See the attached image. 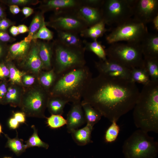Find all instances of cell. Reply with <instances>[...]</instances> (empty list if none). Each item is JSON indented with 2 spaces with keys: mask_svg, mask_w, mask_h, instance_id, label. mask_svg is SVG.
I'll use <instances>...</instances> for the list:
<instances>
[{
  "mask_svg": "<svg viewBox=\"0 0 158 158\" xmlns=\"http://www.w3.org/2000/svg\"><path fill=\"white\" fill-rule=\"evenodd\" d=\"M46 118L47 125L51 129H58L66 124V119L62 115L51 114Z\"/></svg>",
  "mask_w": 158,
  "mask_h": 158,
  "instance_id": "e575fe53",
  "label": "cell"
},
{
  "mask_svg": "<svg viewBox=\"0 0 158 158\" xmlns=\"http://www.w3.org/2000/svg\"><path fill=\"white\" fill-rule=\"evenodd\" d=\"M37 43L39 55L43 64L44 69L47 71L52 69L54 44L43 42Z\"/></svg>",
  "mask_w": 158,
  "mask_h": 158,
  "instance_id": "d6986e66",
  "label": "cell"
},
{
  "mask_svg": "<svg viewBox=\"0 0 158 158\" xmlns=\"http://www.w3.org/2000/svg\"><path fill=\"white\" fill-rule=\"evenodd\" d=\"M3 158H12L10 157H4Z\"/></svg>",
  "mask_w": 158,
  "mask_h": 158,
  "instance_id": "11a10c76",
  "label": "cell"
},
{
  "mask_svg": "<svg viewBox=\"0 0 158 158\" xmlns=\"http://www.w3.org/2000/svg\"><path fill=\"white\" fill-rule=\"evenodd\" d=\"M99 74L113 78L130 80L131 69L107 59L95 62Z\"/></svg>",
  "mask_w": 158,
  "mask_h": 158,
  "instance_id": "7c38bea8",
  "label": "cell"
},
{
  "mask_svg": "<svg viewBox=\"0 0 158 158\" xmlns=\"http://www.w3.org/2000/svg\"><path fill=\"white\" fill-rule=\"evenodd\" d=\"M57 75L52 69L40 72L39 81L41 86L49 92L54 84Z\"/></svg>",
  "mask_w": 158,
  "mask_h": 158,
  "instance_id": "f1b7e54d",
  "label": "cell"
},
{
  "mask_svg": "<svg viewBox=\"0 0 158 158\" xmlns=\"http://www.w3.org/2000/svg\"><path fill=\"white\" fill-rule=\"evenodd\" d=\"M33 1L29 0H1L0 2L2 3L11 5H24L32 3Z\"/></svg>",
  "mask_w": 158,
  "mask_h": 158,
  "instance_id": "74e56055",
  "label": "cell"
},
{
  "mask_svg": "<svg viewBox=\"0 0 158 158\" xmlns=\"http://www.w3.org/2000/svg\"><path fill=\"white\" fill-rule=\"evenodd\" d=\"M158 15V0H135L133 17L146 25Z\"/></svg>",
  "mask_w": 158,
  "mask_h": 158,
  "instance_id": "8fae6325",
  "label": "cell"
},
{
  "mask_svg": "<svg viewBox=\"0 0 158 158\" xmlns=\"http://www.w3.org/2000/svg\"><path fill=\"white\" fill-rule=\"evenodd\" d=\"M2 18H0V21L2 19Z\"/></svg>",
  "mask_w": 158,
  "mask_h": 158,
  "instance_id": "9f6ffc18",
  "label": "cell"
},
{
  "mask_svg": "<svg viewBox=\"0 0 158 158\" xmlns=\"http://www.w3.org/2000/svg\"><path fill=\"white\" fill-rule=\"evenodd\" d=\"M13 24L12 23L6 18L2 19L0 21V30L6 31L7 29Z\"/></svg>",
  "mask_w": 158,
  "mask_h": 158,
  "instance_id": "7bdbcfd3",
  "label": "cell"
},
{
  "mask_svg": "<svg viewBox=\"0 0 158 158\" xmlns=\"http://www.w3.org/2000/svg\"><path fill=\"white\" fill-rule=\"evenodd\" d=\"M148 133L138 129L124 141L122 152L125 158H156L158 143Z\"/></svg>",
  "mask_w": 158,
  "mask_h": 158,
  "instance_id": "277c9868",
  "label": "cell"
},
{
  "mask_svg": "<svg viewBox=\"0 0 158 158\" xmlns=\"http://www.w3.org/2000/svg\"><path fill=\"white\" fill-rule=\"evenodd\" d=\"M143 58H158V34L149 33L140 43Z\"/></svg>",
  "mask_w": 158,
  "mask_h": 158,
  "instance_id": "9a60e30c",
  "label": "cell"
},
{
  "mask_svg": "<svg viewBox=\"0 0 158 158\" xmlns=\"http://www.w3.org/2000/svg\"><path fill=\"white\" fill-rule=\"evenodd\" d=\"M104 0H81L82 3L87 6L97 8H101Z\"/></svg>",
  "mask_w": 158,
  "mask_h": 158,
  "instance_id": "ab89813d",
  "label": "cell"
},
{
  "mask_svg": "<svg viewBox=\"0 0 158 158\" xmlns=\"http://www.w3.org/2000/svg\"><path fill=\"white\" fill-rule=\"evenodd\" d=\"M9 10L10 12L13 14H16L19 13L21 11L18 6L12 5L9 6Z\"/></svg>",
  "mask_w": 158,
  "mask_h": 158,
  "instance_id": "c3c4849f",
  "label": "cell"
},
{
  "mask_svg": "<svg viewBox=\"0 0 158 158\" xmlns=\"http://www.w3.org/2000/svg\"><path fill=\"white\" fill-rule=\"evenodd\" d=\"M2 133V126L0 124V135Z\"/></svg>",
  "mask_w": 158,
  "mask_h": 158,
  "instance_id": "db71d44e",
  "label": "cell"
},
{
  "mask_svg": "<svg viewBox=\"0 0 158 158\" xmlns=\"http://www.w3.org/2000/svg\"><path fill=\"white\" fill-rule=\"evenodd\" d=\"M83 44L85 50L92 52L100 60H105L107 59L105 47L100 42L97 40H93L91 42L84 40Z\"/></svg>",
  "mask_w": 158,
  "mask_h": 158,
  "instance_id": "484cf974",
  "label": "cell"
},
{
  "mask_svg": "<svg viewBox=\"0 0 158 158\" xmlns=\"http://www.w3.org/2000/svg\"><path fill=\"white\" fill-rule=\"evenodd\" d=\"M92 78V73L86 65L57 75L49 91V96L59 97L68 103L81 101L83 92Z\"/></svg>",
  "mask_w": 158,
  "mask_h": 158,
  "instance_id": "3957f363",
  "label": "cell"
},
{
  "mask_svg": "<svg viewBox=\"0 0 158 158\" xmlns=\"http://www.w3.org/2000/svg\"><path fill=\"white\" fill-rule=\"evenodd\" d=\"M13 38L10 36L6 31L0 30V41L5 43L11 42Z\"/></svg>",
  "mask_w": 158,
  "mask_h": 158,
  "instance_id": "ee69618b",
  "label": "cell"
},
{
  "mask_svg": "<svg viewBox=\"0 0 158 158\" xmlns=\"http://www.w3.org/2000/svg\"><path fill=\"white\" fill-rule=\"evenodd\" d=\"M17 27L19 34L29 32V28L24 25H20Z\"/></svg>",
  "mask_w": 158,
  "mask_h": 158,
  "instance_id": "681fc988",
  "label": "cell"
},
{
  "mask_svg": "<svg viewBox=\"0 0 158 158\" xmlns=\"http://www.w3.org/2000/svg\"><path fill=\"white\" fill-rule=\"evenodd\" d=\"M130 80L135 83H138L144 85L148 83L151 80L146 71L142 67L131 69Z\"/></svg>",
  "mask_w": 158,
  "mask_h": 158,
  "instance_id": "f546056e",
  "label": "cell"
},
{
  "mask_svg": "<svg viewBox=\"0 0 158 158\" xmlns=\"http://www.w3.org/2000/svg\"><path fill=\"white\" fill-rule=\"evenodd\" d=\"M25 114L22 112H17L14 113L13 116L19 123H24L26 121Z\"/></svg>",
  "mask_w": 158,
  "mask_h": 158,
  "instance_id": "f6af8a7d",
  "label": "cell"
},
{
  "mask_svg": "<svg viewBox=\"0 0 158 158\" xmlns=\"http://www.w3.org/2000/svg\"><path fill=\"white\" fill-rule=\"evenodd\" d=\"M33 132L32 135L25 142L27 149L34 147H41L47 149L49 147L48 144L42 141L38 134L37 130L34 125L31 126Z\"/></svg>",
  "mask_w": 158,
  "mask_h": 158,
  "instance_id": "4dcf8cb0",
  "label": "cell"
},
{
  "mask_svg": "<svg viewBox=\"0 0 158 158\" xmlns=\"http://www.w3.org/2000/svg\"><path fill=\"white\" fill-rule=\"evenodd\" d=\"M49 97V92L40 86L30 90L22 99L20 106L27 116L46 118L44 112Z\"/></svg>",
  "mask_w": 158,
  "mask_h": 158,
  "instance_id": "9c48e42d",
  "label": "cell"
},
{
  "mask_svg": "<svg viewBox=\"0 0 158 158\" xmlns=\"http://www.w3.org/2000/svg\"><path fill=\"white\" fill-rule=\"evenodd\" d=\"M136 126L148 133H158V80L144 85L133 108Z\"/></svg>",
  "mask_w": 158,
  "mask_h": 158,
  "instance_id": "7a4b0ae2",
  "label": "cell"
},
{
  "mask_svg": "<svg viewBox=\"0 0 158 158\" xmlns=\"http://www.w3.org/2000/svg\"><path fill=\"white\" fill-rule=\"evenodd\" d=\"M140 93L130 80L99 74L86 87L81 102L90 104L111 122L117 121L133 109Z\"/></svg>",
  "mask_w": 158,
  "mask_h": 158,
  "instance_id": "6da1fadb",
  "label": "cell"
},
{
  "mask_svg": "<svg viewBox=\"0 0 158 158\" xmlns=\"http://www.w3.org/2000/svg\"><path fill=\"white\" fill-rule=\"evenodd\" d=\"M117 121L113 120L111 125L106 130L104 137V140L107 143H112L117 139L119 134L120 128L117 123Z\"/></svg>",
  "mask_w": 158,
  "mask_h": 158,
  "instance_id": "d6a6232c",
  "label": "cell"
},
{
  "mask_svg": "<svg viewBox=\"0 0 158 158\" xmlns=\"http://www.w3.org/2000/svg\"><path fill=\"white\" fill-rule=\"evenodd\" d=\"M59 42L66 46L74 47H84L83 40L79 34L69 32L57 31Z\"/></svg>",
  "mask_w": 158,
  "mask_h": 158,
  "instance_id": "ffe728a7",
  "label": "cell"
},
{
  "mask_svg": "<svg viewBox=\"0 0 158 158\" xmlns=\"http://www.w3.org/2000/svg\"><path fill=\"white\" fill-rule=\"evenodd\" d=\"M9 68V78L13 83L20 84L22 83V78L25 73L18 70L10 61H5Z\"/></svg>",
  "mask_w": 158,
  "mask_h": 158,
  "instance_id": "836d02e7",
  "label": "cell"
},
{
  "mask_svg": "<svg viewBox=\"0 0 158 158\" xmlns=\"http://www.w3.org/2000/svg\"><path fill=\"white\" fill-rule=\"evenodd\" d=\"M143 67L151 80H158V58H143Z\"/></svg>",
  "mask_w": 158,
  "mask_h": 158,
  "instance_id": "83f0119b",
  "label": "cell"
},
{
  "mask_svg": "<svg viewBox=\"0 0 158 158\" xmlns=\"http://www.w3.org/2000/svg\"><path fill=\"white\" fill-rule=\"evenodd\" d=\"M30 43L23 40L15 43L8 48L5 61L13 59L24 60L28 53L30 48Z\"/></svg>",
  "mask_w": 158,
  "mask_h": 158,
  "instance_id": "2e32d148",
  "label": "cell"
},
{
  "mask_svg": "<svg viewBox=\"0 0 158 158\" xmlns=\"http://www.w3.org/2000/svg\"><path fill=\"white\" fill-rule=\"evenodd\" d=\"M148 33L146 25L131 18L117 25L106 35V40L110 44L122 41L140 43Z\"/></svg>",
  "mask_w": 158,
  "mask_h": 158,
  "instance_id": "52a82bcc",
  "label": "cell"
},
{
  "mask_svg": "<svg viewBox=\"0 0 158 158\" xmlns=\"http://www.w3.org/2000/svg\"><path fill=\"white\" fill-rule=\"evenodd\" d=\"M9 31L11 34L13 36H16L19 33L18 27L15 26H12L10 28Z\"/></svg>",
  "mask_w": 158,
  "mask_h": 158,
  "instance_id": "f907efd6",
  "label": "cell"
},
{
  "mask_svg": "<svg viewBox=\"0 0 158 158\" xmlns=\"http://www.w3.org/2000/svg\"><path fill=\"white\" fill-rule=\"evenodd\" d=\"M45 23L42 13L37 14L33 19L29 28V34L27 37L30 40H33V35Z\"/></svg>",
  "mask_w": 158,
  "mask_h": 158,
  "instance_id": "1f68e13d",
  "label": "cell"
},
{
  "mask_svg": "<svg viewBox=\"0 0 158 158\" xmlns=\"http://www.w3.org/2000/svg\"><path fill=\"white\" fill-rule=\"evenodd\" d=\"M20 123L13 117L11 118L8 121V125L11 129H15L18 128Z\"/></svg>",
  "mask_w": 158,
  "mask_h": 158,
  "instance_id": "bcb514c9",
  "label": "cell"
},
{
  "mask_svg": "<svg viewBox=\"0 0 158 158\" xmlns=\"http://www.w3.org/2000/svg\"><path fill=\"white\" fill-rule=\"evenodd\" d=\"M152 22L153 24L154 29L157 32L158 31V15L154 18Z\"/></svg>",
  "mask_w": 158,
  "mask_h": 158,
  "instance_id": "816d5d0a",
  "label": "cell"
},
{
  "mask_svg": "<svg viewBox=\"0 0 158 158\" xmlns=\"http://www.w3.org/2000/svg\"><path fill=\"white\" fill-rule=\"evenodd\" d=\"M17 133L16 137L13 138H10L7 134H4L7 140L6 147L9 148L16 155L19 156L24 152L27 148L23 143V140L19 138L17 132Z\"/></svg>",
  "mask_w": 158,
  "mask_h": 158,
  "instance_id": "4316f807",
  "label": "cell"
},
{
  "mask_svg": "<svg viewBox=\"0 0 158 158\" xmlns=\"http://www.w3.org/2000/svg\"><path fill=\"white\" fill-rule=\"evenodd\" d=\"M46 25L54 28L56 31L69 32L80 35L83 30L88 28L77 15L74 9L55 12L50 20Z\"/></svg>",
  "mask_w": 158,
  "mask_h": 158,
  "instance_id": "30bf717a",
  "label": "cell"
},
{
  "mask_svg": "<svg viewBox=\"0 0 158 158\" xmlns=\"http://www.w3.org/2000/svg\"><path fill=\"white\" fill-rule=\"evenodd\" d=\"M74 11L86 24L90 27L102 20L101 8L90 7L81 3L74 9Z\"/></svg>",
  "mask_w": 158,
  "mask_h": 158,
  "instance_id": "5bb4252c",
  "label": "cell"
},
{
  "mask_svg": "<svg viewBox=\"0 0 158 158\" xmlns=\"http://www.w3.org/2000/svg\"><path fill=\"white\" fill-rule=\"evenodd\" d=\"M8 85L6 80L0 82V104L4 100L7 92Z\"/></svg>",
  "mask_w": 158,
  "mask_h": 158,
  "instance_id": "f35d334b",
  "label": "cell"
},
{
  "mask_svg": "<svg viewBox=\"0 0 158 158\" xmlns=\"http://www.w3.org/2000/svg\"><path fill=\"white\" fill-rule=\"evenodd\" d=\"M9 68L5 61L0 63V80H6L9 78Z\"/></svg>",
  "mask_w": 158,
  "mask_h": 158,
  "instance_id": "8d00e7d4",
  "label": "cell"
},
{
  "mask_svg": "<svg viewBox=\"0 0 158 158\" xmlns=\"http://www.w3.org/2000/svg\"><path fill=\"white\" fill-rule=\"evenodd\" d=\"M81 103L87 124L93 127L102 116L99 111L89 103L82 102Z\"/></svg>",
  "mask_w": 158,
  "mask_h": 158,
  "instance_id": "cb8c5ba5",
  "label": "cell"
},
{
  "mask_svg": "<svg viewBox=\"0 0 158 158\" xmlns=\"http://www.w3.org/2000/svg\"><path fill=\"white\" fill-rule=\"evenodd\" d=\"M81 3V0H49L44 1L42 6L45 11L56 12L73 9Z\"/></svg>",
  "mask_w": 158,
  "mask_h": 158,
  "instance_id": "e0dca14e",
  "label": "cell"
},
{
  "mask_svg": "<svg viewBox=\"0 0 158 158\" xmlns=\"http://www.w3.org/2000/svg\"><path fill=\"white\" fill-rule=\"evenodd\" d=\"M81 102L72 103L67 114L66 125L67 132L69 133H71L86 122Z\"/></svg>",
  "mask_w": 158,
  "mask_h": 158,
  "instance_id": "4fadbf2b",
  "label": "cell"
},
{
  "mask_svg": "<svg viewBox=\"0 0 158 158\" xmlns=\"http://www.w3.org/2000/svg\"><path fill=\"white\" fill-rule=\"evenodd\" d=\"M84 47L66 46L57 40L54 46V64L52 68L57 75L86 65Z\"/></svg>",
  "mask_w": 158,
  "mask_h": 158,
  "instance_id": "5b68a950",
  "label": "cell"
},
{
  "mask_svg": "<svg viewBox=\"0 0 158 158\" xmlns=\"http://www.w3.org/2000/svg\"><path fill=\"white\" fill-rule=\"evenodd\" d=\"M8 48L5 43L0 41V63L5 61Z\"/></svg>",
  "mask_w": 158,
  "mask_h": 158,
  "instance_id": "60d3db41",
  "label": "cell"
},
{
  "mask_svg": "<svg viewBox=\"0 0 158 158\" xmlns=\"http://www.w3.org/2000/svg\"><path fill=\"white\" fill-rule=\"evenodd\" d=\"M21 95V90L19 88L15 86H9L1 104H9L15 107L20 106L22 99Z\"/></svg>",
  "mask_w": 158,
  "mask_h": 158,
  "instance_id": "603a6c76",
  "label": "cell"
},
{
  "mask_svg": "<svg viewBox=\"0 0 158 158\" xmlns=\"http://www.w3.org/2000/svg\"><path fill=\"white\" fill-rule=\"evenodd\" d=\"M24 60L25 67L34 73H40L44 69L43 64L39 55L37 43L31 47L28 53Z\"/></svg>",
  "mask_w": 158,
  "mask_h": 158,
  "instance_id": "ac0fdd59",
  "label": "cell"
},
{
  "mask_svg": "<svg viewBox=\"0 0 158 158\" xmlns=\"http://www.w3.org/2000/svg\"><path fill=\"white\" fill-rule=\"evenodd\" d=\"M0 18H6L5 13L4 11L3 8L0 4Z\"/></svg>",
  "mask_w": 158,
  "mask_h": 158,
  "instance_id": "f5cc1de1",
  "label": "cell"
},
{
  "mask_svg": "<svg viewBox=\"0 0 158 158\" xmlns=\"http://www.w3.org/2000/svg\"><path fill=\"white\" fill-rule=\"evenodd\" d=\"M35 80V79L33 76L25 74L22 77V83L25 86H30L34 84Z\"/></svg>",
  "mask_w": 158,
  "mask_h": 158,
  "instance_id": "b9f144b4",
  "label": "cell"
},
{
  "mask_svg": "<svg viewBox=\"0 0 158 158\" xmlns=\"http://www.w3.org/2000/svg\"><path fill=\"white\" fill-rule=\"evenodd\" d=\"M93 128V127L87 124L83 128L74 130L71 133L73 139L80 146H84L91 142V135Z\"/></svg>",
  "mask_w": 158,
  "mask_h": 158,
  "instance_id": "44dd1931",
  "label": "cell"
},
{
  "mask_svg": "<svg viewBox=\"0 0 158 158\" xmlns=\"http://www.w3.org/2000/svg\"><path fill=\"white\" fill-rule=\"evenodd\" d=\"M106 24L102 20L94 25L83 30L80 34L81 37L90 38L94 40L102 37L108 30Z\"/></svg>",
  "mask_w": 158,
  "mask_h": 158,
  "instance_id": "7402d4cb",
  "label": "cell"
},
{
  "mask_svg": "<svg viewBox=\"0 0 158 158\" xmlns=\"http://www.w3.org/2000/svg\"><path fill=\"white\" fill-rule=\"evenodd\" d=\"M22 12L25 17L27 18L30 16L33 13L34 10L31 8L25 7L23 8Z\"/></svg>",
  "mask_w": 158,
  "mask_h": 158,
  "instance_id": "7dc6e473",
  "label": "cell"
},
{
  "mask_svg": "<svg viewBox=\"0 0 158 158\" xmlns=\"http://www.w3.org/2000/svg\"><path fill=\"white\" fill-rule=\"evenodd\" d=\"M135 0H104L101 7L106 25H116L133 17Z\"/></svg>",
  "mask_w": 158,
  "mask_h": 158,
  "instance_id": "ba28073f",
  "label": "cell"
},
{
  "mask_svg": "<svg viewBox=\"0 0 158 158\" xmlns=\"http://www.w3.org/2000/svg\"><path fill=\"white\" fill-rule=\"evenodd\" d=\"M105 51L108 59L130 69L143 66V56L140 43L116 42Z\"/></svg>",
  "mask_w": 158,
  "mask_h": 158,
  "instance_id": "8992f818",
  "label": "cell"
},
{
  "mask_svg": "<svg viewBox=\"0 0 158 158\" xmlns=\"http://www.w3.org/2000/svg\"><path fill=\"white\" fill-rule=\"evenodd\" d=\"M53 37V32L47 27L45 23L33 35L32 39L34 40L40 39L49 41L51 40Z\"/></svg>",
  "mask_w": 158,
  "mask_h": 158,
  "instance_id": "d590c367",
  "label": "cell"
},
{
  "mask_svg": "<svg viewBox=\"0 0 158 158\" xmlns=\"http://www.w3.org/2000/svg\"><path fill=\"white\" fill-rule=\"evenodd\" d=\"M68 103L59 97L49 96L47 107L51 114L62 115L65 106Z\"/></svg>",
  "mask_w": 158,
  "mask_h": 158,
  "instance_id": "d4e9b609",
  "label": "cell"
}]
</instances>
